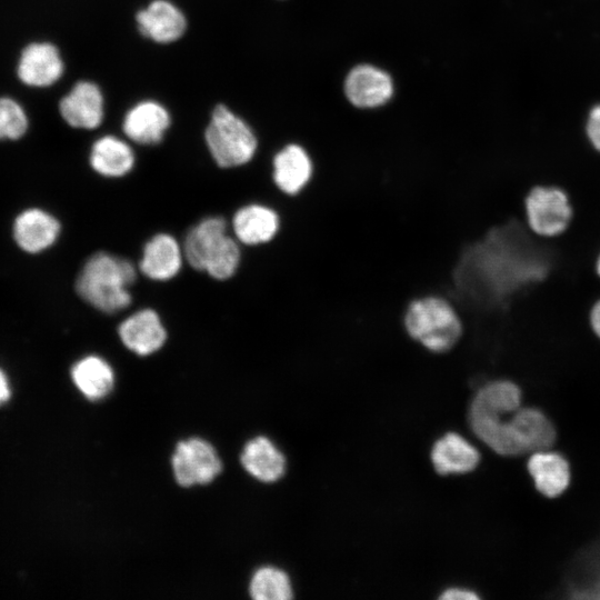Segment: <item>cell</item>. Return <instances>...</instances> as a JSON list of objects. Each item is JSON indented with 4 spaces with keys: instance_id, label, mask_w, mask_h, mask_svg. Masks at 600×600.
Here are the masks:
<instances>
[{
    "instance_id": "cell-14",
    "label": "cell",
    "mask_w": 600,
    "mask_h": 600,
    "mask_svg": "<svg viewBox=\"0 0 600 600\" xmlns=\"http://www.w3.org/2000/svg\"><path fill=\"white\" fill-rule=\"evenodd\" d=\"M170 121V114L162 104L147 100L127 112L122 128L130 140L140 144H156L163 139Z\"/></svg>"
},
{
    "instance_id": "cell-21",
    "label": "cell",
    "mask_w": 600,
    "mask_h": 600,
    "mask_svg": "<svg viewBox=\"0 0 600 600\" xmlns=\"http://www.w3.org/2000/svg\"><path fill=\"white\" fill-rule=\"evenodd\" d=\"M241 463L251 476L263 482L277 481L286 470L284 456L266 437H257L246 444Z\"/></svg>"
},
{
    "instance_id": "cell-27",
    "label": "cell",
    "mask_w": 600,
    "mask_h": 600,
    "mask_svg": "<svg viewBox=\"0 0 600 600\" xmlns=\"http://www.w3.org/2000/svg\"><path fill=\"white\" fill-rule=\"evenodd\" d=\"M440 599L443 600H477L479 596L472 590L463 588H450L447 589L441 596Z\"/></svg>"
},
{
    "instance_id": "cell-11",
    "label": "cell",
    "mask_w": 600,
    "mask_h": 600,
    "mask_svg": "<svg viewBox=\"0 0 600 600\" xmlns=\"http://www.w3.org/2000/svg\"><path fill=\"white\" fill-rule=\"evenodd\" d=\"M140 33L158 43H170L182 37L187 19L182 11L167 0H153L137 16Z\"/></svg>"
},
{
    "instance_id": "cell-20",
    "label": "cell",
    "mask_w": 600,
    "mask_h": 600,
    "mask_svg": "<svg viewBox=\"0 0 600 600\" xmlns=\"http://www.w3.org/2000/svg\"><path fill=\"white\" fill-rule=\"evenodd\" d=\"M182 253L177 240L167 233L156 234L142 252L141 272L152 280L166 281L181 269Z\"/></svg>"
},
{
    "instance_id": "cell-29",
    "label": "cell",
    "mask_w": 600,
    "mask_h": 600,
    "mask_svg": "<svg viewBox=\"0 0 600 600\" xmlns=\"http://www.w3.org/2000/svg\"><path fill=\"white\" fill-rule=\"evenodd\" d=\"M10 398V388L4 372L0 369V404Z\"/></svg>"
},
{
    "instance_id": "cell-31",
    "label": "cell",
    "mask_w": 600,
    "mask_h": 600,
    "mask_svg": "<svg viewBox=\"0 0 600 600\" xmlns=\"http://www.w3.org/2000/svg\"><path fill=\"white\" fill-rule=\"evenodd\" d=\"M594 269H596V272L598 274V277L600 278V252L596 259V263H594Z\"/></svg>"
},
{
    "instance_id": "cell-8",
    "label": "cell",
    "mask_w": 600,
    "mask_h": 600,
    "mask_svg": "<svg viewBox=\"0 0 600 600\" xmlns=\"http://www.w3.org/2000/svg\"><path fill=\"white\" fill-rule=\"evenodd\" d=\"M317 176L309 152L298 143H290L278 151L272 160V180L279 191L288 197L307 192Z\"/></svg>"
},
{
    "instance_id": "cell-28",
    "label": "cell",
    "mask_w": 600,
    "mask_h": 600,
    "mask_svg": "<svg viewBox=\"0 0 600 600\" xmlns=\"http://www.w3.org/2000/svg\"><path fill=\"white\" fill-rule=\"evenodd\" d=\"M589 323L592 332L600 340V298H598L590 308Z\"/></svg>"
},
{
    "instance_id": "cell-5",
    "label": "cell",
    "mask_w": 600,
    "mask_h": 600,
    "mask_svg": "<svg viewBox=\"0 0 600 600\" xmlns=\"http://www.w3.org/2000/svg\"><path fill=\"white\" fill-rule=\"evenodd\" d=\"M204 139L213 160L221 168L249 162L258 147L251 128L223 104L213 109Z\"/></svg>"
},
{
    "instance_id": "cell-25",
    "label": "cell",
    "mask_w": 600,
    "mask_h": 600,
    "mask_svg": "<svg viewBox=\"0 0 600 600\" xmlns=\"http://www.w3.org/2000/svg\"><path fill=\"white\" fill-rule=\"evenodd\" d=\"M28 129V118L22 107L9 98H0V140L19 139Z\"/></svg>"
},
{
    "instance_id": "cell-24",
    "label": "cell",
    "mask_w": 600,
    "mask_h": 600,
    "mask_svg": "<svg viewBox=\"0 0 600 600\" xmlns=\"http://www.w3.org/2000/svg\"><path fill=\"white\" fill-rule=\"evenodd\" d=\"M250 594L256 600H288L292 598L290 579L286 572L273 567H263L252 577Z\"/></svg>"
},
{
    "instance_id": "cell-9",
    "label": "cell",
    "mask_w": 600,
    "mask_h": 600,
    "mask_svg": "<svg viewBox=\"0 0 600 600\" xmlns=\"http://www.w3.org/2000/svg\"><path fill=\"white\" fill-rule=\"evenodd\" d=\"M349 101L359 108H376L389 101L393 93L390 76L373 66L353 68L344 82Z\"/></svg>"
},
{
    "instance_id": "cell-7",
    "label": "cell",
    "mask_w": 600,
    "mask_h": 600,
    "mask_svg": "<svg viewBox=\"0 0 600 600\" xmlns=\"http://www.w3.org/2000/svg\"><path fill=\"white\" fill-rule=\"evenodd\" d=\"M172 469L180 486L191 487L212 481L220 473L222 464L216 449L209 442L192 438L177 444Z\"/></svg>"
},
{
    "instance_id": "cell-10",
    "label": "cell",
    "mask_w": 600,
    "mask_h": 600,
    "mask_svg": "<svg viewBox=\"0 0 600 600\" xmlns=\"http://www.w3.org/2000/svg\"><path fill=\"white\" fill-rule=\"evenodd\" d=\"M63 120L73 128L94 129L103 119V97L99 87L80 81L61 99L59 104Z\"/></svg>"
},
{
    "instance_id": "cell-26",
    "label": "cell",
    "mask_w": 600,
    "mask_h": 600,
    "mask_svg": "<svg viewBox=\"0 0 600 600\" xmlns=\"http://www.w3.org/2000/svg\"><path fill=\"white\" fill-rule=\"evenodd\" d=\"M584 136L591 148L600 153V104L593 107L589 112Z\"/></svg>"
},
{
    "instance_id": "cell-30",
    "label": "cell",
    "mask_w": 600,
    "mask_h": 600,
    "mask_svg": "<svg viewBox=\"0 0 600 600\" xmlns=\"http://www.w3.org/2000/svg\"><path fill=\"white\" fill-rule=\"evenodd\" d=\"M590 590L597 592V597H600V574L597 582H594L593 587Z\"/></svg>"
},
{
    "instance_id": "cell-23",
    "label": "cell",
    "mask_w": 600,
    "mask_h": 600,
    "mask_svg": "<svg viewBox=\"0 0 600 600\" xmlns=\"http://www.w3.org/2000/svg\"><path fill=\"white\" fill-rule=\"evenodd\" d=\"M76 387L90 400H99L110 393L114 382L112 368L103 359L89 356L71 369Z\"/></svg>"
},
{
    "instance_id": "cell-18",
    "label": "cell",
    "mask_w": 600,
    "mask_h": 600,
    "mask_svg": "<svg viewBox=\"0 0 600 600\" xmlns=\"http://www.w3.org/2000/svg\"><path fill=\"white\" fill-rule=\"evenodd\" d=\"M431 461L439 474L467 473L476 469L480 454L462 436L448 432L434 442Z\"/></svg>"
},
{
    "instance_id": "cell-6",
    "label": "cell",
    "mask_w": 600,
    "mask_h": 600,
    "mask_svg": "<svg viewBox=\"0 0 600 600\" xmlns=\"http://www.w3.org/2000/svg\"><path fill=\"white\" fill-rule=\"evenodd\" d=\"M526 222L537 236L553 238L569 227L573 208L568 192L556 184H534L523 199Z\"/></svg>"
},
{
    "instance_id": "cell-3",
    "label": "cell",
    "mask_w": 600,
    "mask_h": 600,
    "mask_svg": "<svg viewBox=\"0 0 600 600\" xmlns=\"http://www.w3.org/2000/svg\"><path fill=\"white\" fill-rule=\"evenodd\" d=\"M137 277L133 264L107 252L91 256L76 282L78 294L92 307L114 313L131 303L128 288Z\"/></svg>"
},
{
    "instance_id": "cell-4",
    "label": "cell",
    "mask_w": 600,
    "mask_h": 600,
    "mask_svg": "<svg viewBox=\"0 0 600 600\" xmlns=\"http://www.w3.org/2000/svg\"><path fill=\"white\" fill-rule=\"evenodd\" d=\"M226 231L227 223L219 217L207 218L194 226L183 246L189 264L218 280L233 276L240 262V249Z\"/></svg>"
},
{
    "instance_id": "cell-1",
    "label": "cell",
    "mask_w": 600,
    "mask_h": 600,
    "mask_svg": "<svg viewBox=\"0 0 600 600\" xmlns=\"http://www.w3.org/2000/svg\"><path fill=\"white\" fill-rule=\"evenodd\" d=\"M404 336L424 350L442 354L464 338L466 323L456 302L440 291L410 298L401 313Z\"/></svg>"
},
{
    "instance_id": "cell-13",
    "label": "cell",
    "mask_w": 600,
    "mask_h": 600,
    "mask_svg": "<svg viewBox=\"0 0 600 600\" xmlns=\"http://www.w3.org/2000/svg\"><path fill=\"white\" fill-rule=\"evenodd\" d=\"M119 337L129 350L148 356L163 346L167 332L156 311L142 309L120 323Z\"/></svg>"
},
{
    "instance_id": "cell-12",
    "label": "cell",
    "mask_w": 600,
    "mask_h": 600,
    "mask_svg": "<svg viewBox=\"0 0 600 600\" xmlns=\"http://www.w3.org/2000/svg\"><path fill=\"white\" fill-rule=\"evenodd\" d=\"M62 72L59 50L49 42H34L26 47L18 63V77L31 87L51 86Z\"/></svg>"
},
{
    "instance_id": "cell-16",
    "label": "cell",
    "mask_w": 600,
    "mask_h": 600,
    "mask_svg": "<svg viewBox=\"0 0 600 600\" xmlns=\"http://www.w3.org/2000/svg\"><path fill=\"white\" fill-rule=\"evenodd\" d=\"M512 436L518 454H521L551 447L556 440V430L540 410L520 407L513 413Z\"/></svg>"
},
{
    "instance_id": "cell-17",
    "label": "cell",
    "mask_w": 600,
    "mask_h": 600,
    "mask_svg": "<svg viewBox=\"0 0 600 600\" xmlns=\"http://www.w3.org/2000/svg\"><path fill=\"white\" fill-rule=\"evenodd\" d=\"M528 471L537 490L548 498L562 494L570 483V467L564 457L547 449L531 453Z\"/></svg>"
},
{
    "instance_id": "cell-19",
    "label": "cell",
    "mask_w": 600,
    "mask_h": 600,
    "mask_svg": "<svg viewBox=\"0 0 600 600\" xmlns=\"http://www.w3.org/2000/svg\"><path fill=\"white\" fill-rule=\"evenodd\" d=\"M60 224L48 212L29 209L20 213L13 227L17 243L27 252H39L50 247L58 238Z\"/></svg>"
},
{
    "instance_id": "cell-15",
    "label": "cell",
    "mask_w": 600,
    "mask_h": 600,
    "mask_svg": "<svg viewBox=\"0 0 600 600\" xmlns=\"http://www.w3.org/2000/svg\"><path fill=\"white\" fill-rule=\"evenodd\" d=\"M232 227L237 238L242 243L257 246L268 243L277 237L281 219L271 207L252 203L236 212Z\"/></svg>"
},
{
    "instance_id": "cell-2",
    "label": "cell",
    "mask_w": 600,
    "mask_h": 600,
    "mask_svg": "<svg viewBox=\"0 0 600 600\" xmlns=\"http://www.w3.org/2000/svg\"><path fill=\"white\" fill-rule=\"evenodd\" d=\"M521 407V390L509 379L481 387L473 397L468 420L474 434L501 456H517L512 438L513 412Z\"/></svg>"
},
{
    "instance_id": "cell-22",
    "label": "cell",
    "mask_w": 600,
    "mask_h": 600,
    "mask_svg": "<svg viewBox=\"0 0 600 600\" xmlns=\"http://www.w3.org/2000/svg\"><path fill=\"white\" fill-rule=\"evenodd\" d=\"M90 164L101 176L122 177L132 169L134 154L123 140L106 136L93 143L90 152Z\"/></svg>"
}]
</instances>
